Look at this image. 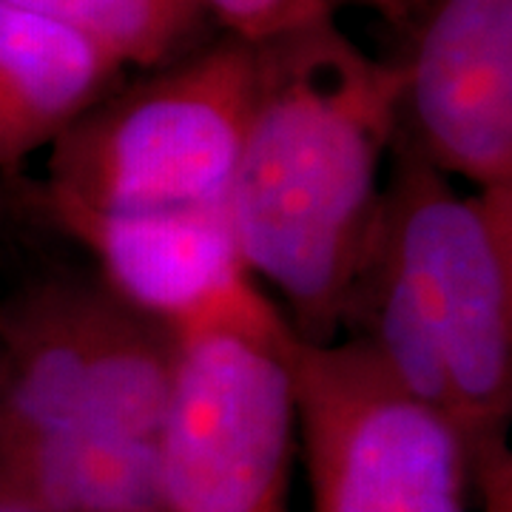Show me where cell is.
<instances>
[{"label": "cell", "mask_w": 512, "mask_h": 512, "mask_svg": "<svg viewBox=\"0 0 512 512\" xmlns=\"http://www.w3.org/2000/svg\"><path fill=\"white\" fill-rule=\"evenodd\" d=\"M254 52V106L225 208L293 336L333 342L382 214L396 72L336 20L268 37Z\"/></svg>", "instance_id": "1"}, {"label": "cell", "mask_w": 512, "mask_h": 512, "mask_svg": "<svg viewBox=\"0 0 512 512\" xmlns=\"http://www.w3.org/2000/svg\"><path fill=\"white\" fill-rule=\"evenodd\" d=\"M254 43L225 35L109 92L49 148L32 197L97 211L225 205L251 120Z\"/></svg>", "instance_id": "2"}, {"label": "cell", "mask_w": 512, "mask_h": 512, "mask_svg": "<svg viewBox=\"0 0 512 512\" xmlns=\"http://www.w3.org/2000/svg\"><path fill=\"white\" fill-rule=\"evenodd\" d=\"M379 225L439 339L458 421L473 441L504 439L512 413V185L456 183L390 148Z\"/></svg>", "instance_id": "3"}, {"label": "cell", "mask_w": 512, "mask_h": 512, "mask_svg": "<svg viewBox=\"0 0 512 512\" xmlns=\"http://www.w3.org/2000/svg\"><path fill=\"white\" fill-rule=\"evenodd\" d=\"M288 365L311 512H470L473 441L399 390L365 345L293 336Z\"/></svg>", "instance_id": "4"}, {"label": "cell", "mask_w": 512, "mask_h": 512, "mask_svg": "<svg viewBox=\"0 0 512 512\" xmlns=\"http://www.w3.org/2000/svg\"><path fill=\"white\" fill-rule=\"evenodd\" d=\"M291 339L242 330L177 339L157 441L160 512H288L296 456Z\"/></svg>", "instance_id": "5"}, {"label": "cell", "mask_w": 512, "mask_h": 512, "mask_svg": "<svg viewBox=\"0 0 512 512\" xmlns=\"http://www.w3.org/2000/svg\"><path fill=\"white\" fill-rule=\"evenodd\" d=\"M396 146L473 188L512 185V0H399Z\"/></svg>", "instance_id": "6"}, {"label": "cell", "mask_w": 512, "mask_h": 512, "mask_svg": "<svg viewBox=\"0 0 512 512\" xmlns=\"http://www.w3.org/2000/svg\"><path fill=\"white\" fill-rule=\"evenodd\" d=\"M32 205L94 256L111 296L174 339L208 330L293 333L251 274L225 205L97 211L43 197Z\"/></svg>", "instance_id": "7"}, {"label": "cell", "mask_w": 512, "mask_h": 512, "mask_svg": "<svg viewBox=\"0 0 512 512\" xmlns=\"http://www.w3.org/2000/svg\"><path fill=\"white\" fill-rule=\"evenodd\" d=\"M123 69L69 32L12 0H0V174L18 177L37 151L97 106Z\"/></svg>", "instance_id": "8"}, {"label": "cell", "mask_w": 512, "mask_h": 512, "mask_svg": "<svg viewBox=\"0 0 512 512\" xmlns=\"http://www.w3.org/2000/svg\"><path fill=\"white\" fill-rule=\"evenodd\" d=\"M339 336L365 345L393 384L410 399L458 421L456 393L439 339L421 311L393 248L387 245L379 222L359 274L350 285Z\"/></svg>", "instance_id": "9"}, {"label": "cell", "mask_w": 512, "mask_h": 512, "mask_svg": "<svg viewBox=\"0 0 512 512\" xmlns=\"http://www.w3.org/2000/svg\"><path fill=\"white\" fill-rule=\"evenodd\" d=\"M55 20L120 69H163L200 49L214 23L205 0H12Z\"/></svg>", "instance_id": "10"}, {"label": "cell", "mask_w": 512, "mask_h": 512, "mask_svg": "<svg viewBox=\"0 0 512 512\" xmlns=\"http://www.w3.org/2000/svg\"><path fill=\"white\" fill-rule=\"evenodd\" d=\"M205 6L225 35L262 43L319 20H336L348 6H367L390 20L399 0H205Z\"/></svg>", "instance_id": "11"}, {"label": "cell", "mask_w": 512, "mask_h": 512, "mask_svg": "<svg viewBox=\"0 0 512 512\" xmlns=\"http://www.w3.org/2000/svg\"><path fill=\"white\" fill-rule=\"evenodd\" d=\"M473 493L481 512H512V453L504 439L487 441L476 450Z\"/></svg>", "instance_id": "12"}, {"label": "cell", "mask_w": 512, "mask_h": 512, "mask_svg": "<svg viewBox=\"0 0 512 512\" xmlns=\"http://www.w3.org/2000/svg\"><path fill=\"white\" fill-rule=\"evenodd\" d=\"M0 512H35V510H29V507H23V504H18V501H12L9 495L0 493Z\"/></svg>", "instance_id": "13"}]
</instances>
